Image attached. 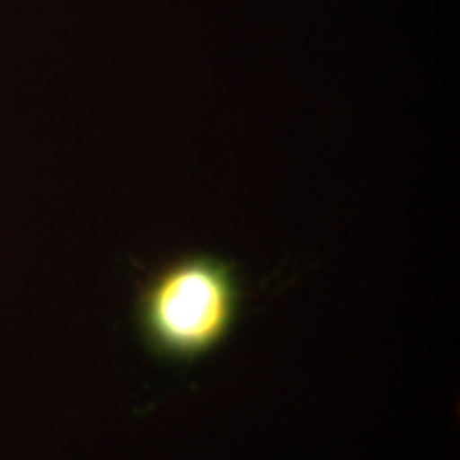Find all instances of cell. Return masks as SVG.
<instances>
[{"label": "cell", "mask_w": 460, "mask_h": 460, "mask_svg": "<svg viewBox=\"0 0 460 460\" xmlns=\"http://www.w3.org/2000/svg\"><path fill=\"white\" fill-rule=\"evenodd\" d=\"M239 307L234 266L208 254H191L163 268L144 287L138 326L152 353L191 362L229 336Z\"/></svg>", "instance_id": "obj_1"}]
</instances>
